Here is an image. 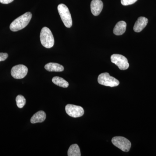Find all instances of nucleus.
I'll use <instances>...</instances> for the list:
<instances>
[{"label":"nucleus","instance_id":"nucleus-1","mask_svg":"<svg viewBox=\"0 0 156 156\" xmlns=\"http://www.w3.org/2000/svg\"><path fill=\"white\" fill-rule=\"evenodd\" d=\"M32 17L31 13L28 12L17 17L10 24V30L12 31L16 32L25 28L30 22Z\"/></svg>","mask_w":156,"mask_h":156},{"label":"nucleus","instance_id":"nucleus-2","mask_svg":"<svg viewBox=\"0 0 156 156\" xmlns=\"http://www.w3.org/2000/svg\"><path fill=\"white\" fill-rule=\"evenodd\" d=\"M40 40L42 45L45 48H51L54 44V37L50 29L44 27L40 34Z\"/></svg>","mask_w":156,"mask_h":156},{"label":"nucleus","instance_id":"nucleus-3","mask_svg":"<svg viewBox=\"0 0 156 156\" xmlns=\"http://www.w3.org/2000/svg\"><path fill=\"white\" fill-rule=\"evenodd\" d=\"M57 9L64 25L67 28H70L73 24L72 19L67 6L64 4H59Z\"/></svg>","mask_w":156,"mask_h":156},{"label":"nucleus","instance_id":"nucleus-4","mask_svg":"<svg viewBox=\"0 0 156 156\" xmlns=\"http://www.w3.org/2000/svg\"><path fill=\"white\" fill-rule=\"evenodd\" d=\"M98 81L101 85L111 87H117L120 83L119 81L110 76L108 73L100 74L98 78Z\"/></svg>","mask_w":156,"mask_h":156},{"label":"nucleus","instance_id":"nucleus-5","mask_svg":"<svg viewBox=\"0 0 156 156\" xmlns=\"http://www.w3.org/2000/svg\"><path fill=\"white\" fill-rule=\"evenodd\" d=\"M113 144L124 152H128L131 147V143L125 137L115 136L112 140Z\"/></svg>","mask_w":156,"mask_h":156},{"label":"nucleus","instance_id":"nucleus-6","mask_svg":"<svg viewBox=\"0 0 156 156\" xmlns=\"http://www.w3.org/2000/svg\"><path fill=\"white\" fill-rule=\"evenodd\" d=\"M112 62L118 66L120 69L126 70L129 66L128 60L125 56L120 54H113L111 56Z\"/></svg>","mask_w":156,"mask_h":156},{"label":"nucleus","instance_id":"nucleus-7","mask_svg":"<svg viewBox=\"0 0 156 156\" xmlns=\"http://www.w3.org/2000/svg\"><path fill=\"white\" fill-rule=\"evenodd\" d=\"M28 73V68L23 65L15 66L11 70V74L14 79H22L25 77Z\"/></svg>","mask_w":156,"mask_h":156},{"label":"nucleus","instance_id":"nucleus-8","mask_svg":"<svg viewBox=\"0 0 156 156\" xmlns=\"http://www.w3.org/2000/svg\"><path fill=\"white\" fill-rule=\"evenodd\" d=\"M66 112L69 116L73 118H78L84 115V111L82 107L68 104L66 106Z\"/></svg>","mask_w":156,"mask_h":156},{"label":"nucleus","instance_id":"nucleus-9","mask_svg":"<svg viewBox=\"0 0 156 156\" xmlns=\"http://www.w3.org/2000/svg\"><path fill=\"white\" fill-rule=\"evenodd\" d=\"M103 4L101 0H92L91 3V10L94 16H98L102 11Z\"/></svg>","mask_w":156,"mask_h":156},{"label":"nucleus","instance_id":"nucleus-10","mask_svg":"<svg viewBox=\"0 0 156 156\" xmlns=\"http://www.w3.org/2000/svg\"><path fill=\"white\" fill-rule=\"evenodd\" d=\"M148 20L145 17H140L137 19L134 26V30L135 32H141L147 25Z\"/></svg>","mask_w":156,"mask_h":156},{"label":"nucleus","instance_id":"nucleus-11","mask_svg":"<svg viewBox=\"0 0 156 156\" xmlns=\"http://www.w3.org/2000/svg\"><path fill=\"white\" fill-rule=\"evenodd\" d=\"M46 115L45 112L43 111H40L36 113L30 119V122L32 124L43 122L46 119Z\"/></svg>","mask_w":156,"mask_h":156},{"label":"nucleus","instance_id":"nucleus-12","mask_svg":"<svg viewBox=\"0 0 156 156\" xmlns=\"http://www.w3.org/2000/svg\"><path fill=\"white\" fill-rule=\"evenodd\" d=\"M127 24L124 21H120L117 23L113 30V33L117 36L121 35L125 33L126 29Z\"/></svg>","mask_w":156,"mask_h":156},{"label":"nucleus","instance_id":"nucleus-13","mask_svg":"<svg viewBox=\"0 0 156 156\" xmlns=\"http://www.w3.org/2000/svg\"><path fill=\"white\" fill-rule=\"evenodd\" d=\"M45 69L49 72H62L64 67L61 65L54 62H50L45 66Z\"/></svg>","mask_w":156,"mask_h":156},{"label":"nucleus","instance_id":"nucleus-14","mask_svg":"<svg viewBox=\"0 0 156 156\" xmlns=\"http://www.w3.org/2000/svg\"><path fill=\"white\" fill-rule=\"evenodd\" d=\"M81 153L80 147L77 144H73L70 146L68 151V156H80Z\"/></svg>","mask_w":156,"mask_h":156},{"label":"nucleus","instance_id":"nucleus-15","mask_svg":"<svg viewBox=\"0 0 156 156\" xmlns=\"http://www.w3.org/2000/svg\"><path fill=\"white\" fill-rule=\"evenodd\" d=\"M52 82L55 85L63 88H67L69 85L67 81L58 76L54 77L52 79Z\"/></svg>","mask_w":156,"mask_h":156},{"label":"nucleus","instance_id":"nucleus-16","mask_svg":"<svg viewBox=\"0 0 156 156\" xmlns=\"http://www.w3.org/2000/svg\"><path fill=\"white\" fill-rule=\"evenodd\" d=\"M16 101L17 107L20 108H23L26 102L25 98L22 95H17L16 98Z\"/></svg>","mask_w":156,"mask_h":156},{"label":"nucleus","instance_id":"nucleus-17","mask_svg":"<svg viewBox=\"0 0 156 156\" xmlns=\"http://www.w3.org/2000/svg\"><path fill=\"white\" fill-rule=\"evenodd\" d=\"M137 0H121V3L124 6L129 5L136 2Z\"/></svg>","mask_w":156,"mask_h":156},{"label":"nucleus","instance_id":"nucleus-18","mask_svg":"<svg viewBox=\"0 0 156 156\" xmlns=\"http://www.w3.org/2000/svg\"><path fill=\"white\" fill-rule=\"evenodd\" d=\"M8 53H0V62L5 61L8 58Z\"/></svg>","mask_w":156,"mask_h":156},{"label":"nucleus","instance_id":"nucleus-19","mask_svg":"<svg viewBox=\"0 0 156 156\" xmlns=\"http://www.w3.org/2000/svg\"><path fill=\"white\" fill-rule=\"evenodd\" d=\"M14 0H0V3L3 4H9L13 2Z\"/></svg>","mask_w":156,"mask_h":156}]
</instances>
